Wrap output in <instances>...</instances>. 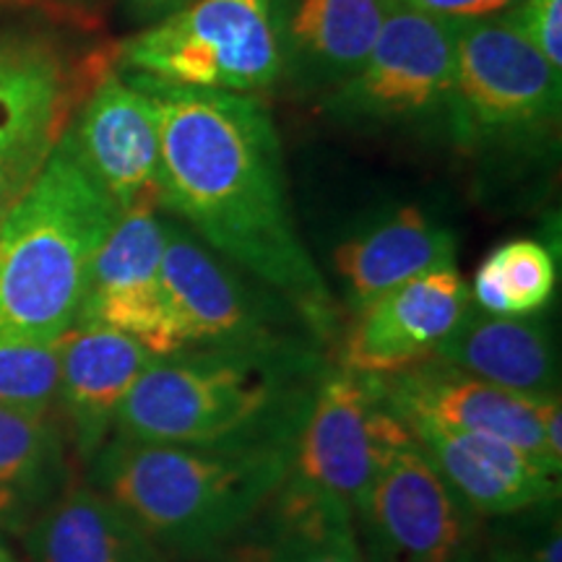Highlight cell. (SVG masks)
<instances>
[{
	"label": "cell",
	"instance_id": "obj_1",
	"mask_svg": "<svg viewBox=\"0 0 562 562\" xmlns=\"http://www.w3.org/2000/svg\"><path fill=\"white\" fill-rule=\"evenodd\" d=\"M123 74L159 117V206L290 302L315 336L331 334L334 297L294 224L284 149L269 108L250 94Z\"/></svg>",
	"mask_w": 562,
	"mask_h": 562
},
{
	"label": "cell",
	"instance_id": "obj_2",
	"mask_svg": "<svg viewBox=\"0 0 562 562\" xmlns=\"http://www.w3.org/2000/svg\"><path fill=\"white\" fill-rule=\"evenodd\" d=\"M307 344L154 357L117 412V435L170 446L297 440L321 381Z\"/></svg>",
	"mask_w": 562,
	"mask_h": 562
},
{
	"label": "cell",
	"instance_id": "obj_3",
	"mask_svg": "<svg viewBox=\"0 0 562 562\" xmlns=\"http://www.w3.org/2000/svg\"><path fill=\"white\" fill-rule=\"evenodd\" d=\"M297 440L170 446L117 435L97 482L161 552L206 554L237 537L292 472Z\"/></svg>",
	"mask_w": 562,
	"mask_h": 562
},
{
	"label": "cell",
	"instance_id": "obj_4",
	"mask_svg": "<svg viewBox=\"0 0 562 562\" xmlns=\"http://www.w3.org/2000/svg\"><path fill=\"white\" fill-rule=\"evenodd\" d=\"M121 214L66 128L0 224V344H50L74 326L97 250Z\"/></svg>",
	"mask_w": 562,
	"mask_h": 562
},
{
	"label": "cell",
	"instance_id": "obj_5",
	"mask_svg": "<svg viewBox=\"0 0 562 562\" xmlns=\"http://www.w3.org/2000/svg\"><path fill=\"white\" fill-rule=\"evenodd\" d=\"M562 76L508 19L463 21L446 131L484 161L531 159L558 144Z\"/></svg>",
	"mask_w": 562,
	"mask_h": 562
},
{
	"label": "cell",
	"instance_id": "obj_6",
	"mask_svg": "<svg viewBox=\"0 0 562 562\" xmlns=\"http://www.w3.org/2000/svg\"><path fill=\"white\" fill-rule=\"evenodd\" d=\"M121 68L258 97L281 81V0H195L121 47Z\"/></svg>",
	"mask_w": 562,
	"mask_h": 562
},
{
	"label": "cell",
	"instance_id": "obj_7",
	"mask_svg": "<svg viewBox=\"0 0 562 562\" xmlns=\"http://www.w3.org/2000/svg\"><path fill=\"white\" fill-rule=\"evenodd\" d=\"M412 440L383 378L349 368L323 372L284 487L357 513L385 461Z\"/></svg>",
	"mask_w": 562,
	"mask_h": 562
},
{
	"label": "cell",
	"instance_id": "obj_8",
	"mask_svg": "<svg viewBox=\"0 0 562 562\" xmlns=\"http://www.w3.org/2000/svg\"><path fill=\"white\" fill-rule=\"evenodd\" d=\"M459 21L393 5L355 76L323 94V112L355 128L446 125Z\"/></svg>",
	"mask_w": 562,
	"mask_h": 562
},
{
	"label": "cell",
	"instance_id": "obj_9",
	"mask_svg": "<svg viewBox=\"0 0 562 562\" xmlns=\"http://www.w3.org/2000/svg\"><path fill=\"white\" fill-rule=\"evenodd\" d=\"M165 328L157 357L180 351H263L300 347L279 328V307L235 269L195 240L193 232L165 222L161 256Z\"/></svg>",
	"mask_w": 562,
	"mask_h": 562
},
{
	"label": "cell",
	"instance_id": "obj_10",
	"mask_svg": "<svg viewBox=\"0 0 562 562\" xmlns=\"http://www.w3.org/2000/svg\"><path fill=\"white\" fill-rule=\"evenodd\" d=\"M355 524L364 562H456L467 539V505L412 440L378 472Z\"/></svg>",
	"mask_w": 562,
	"mask_h": 562
},
{
	"label": "cell",
	"instance_id": "obj_11",
	"mask_svg": "<svg viewBox=\"0 0 562 562\" xmlns=\"http://www.w3.org/2000/svg\"><path fill=\"white\" fill-rule=\"evenodd\" d=\"M472 307L456 266L419 273L355 313L344 336L341 368L391 378L432 360L438 344Z\"/></svg>",
	"mask_w": 562,
	"mask_h": 562
},
{
	"label": "cell",
	"instance_id": "obj_12",
	"mask_svg": "<svg viewBox=\"0 0 562 562\" xmlns=\"http://www.w3.org/2000/svg\"><path fill=\"white\" fill-rule=\"evenodd\" d=\"M70 133L117 209L159 206V117L149 97L128 76H104Z\"/></svg>",
	"mask_w": 562,
	"mask_h": 562
},
{
	"label": "cell",
	"instance_id": "obj_13",
	"mask_svg": "<svg viewBox=\"0 0 562 562\" xmlns=\"http://www.w3.org/2000/svg\"><path fill=\"white\" fill-rule=\"evenodd\" d=\"M383 381L398 417H430L459 430L490 435L560 476L562 463L547 451L537 398L497 389L435 357Z\"/></svg>",
	"mask_w": 562,
	"mask_h": 562
},
{
	"label": "cell",
	"instance_id": "obj_14",
	"mask_svg": "<svg viewBox=\"0 0 562 562\" xmlns=\"http://www.w3.org/2000/svg\"><path fill=\"white\" fill-rule=\"evenodd\" d=\"M161 256L165 222L159 220L157 206L123 211L97 250L76 321L102 323L128 334L157 357L165 328Z\"/></svg>",
	"mask_w": 562,
	"mask_h": 562
},
{
	"label": "cell",
	"instance_id": "obj_15",
	"mask_svg": "<svg viewBox=\"0 0 562 562\" xmlns=\"http://www.w3.org/2000/svg\"><path fill=\"white\" fill-rule=\"evenodd\" d=\"M402 419L435 472L467 510L480 516H513L558 497L560 476L547 472L508 442L459 430L430 417Z\"/></svg>",
	"mask_w": 562,
	"mask_h": 562
},
{
	"label": "cell",
	"instance_id": "obj_16",
	"mask_svg": "<svg viewBox=\"0 0 562 562\" xmlns=\"http://www.w3.org/2000/svg\"><path fill=\"white\" fill-rule=\"evenodd\" d=\"M396 0H281V81L328 94L368 58Z\"/></svg>",
	"mask_w": 562,
	"mask_h": 562
},
{
	"label": "cell",
	"instance_id": "obj_17",
	"mask_svg": "<svg viewBox=\"0 0 562 562\" xmlns=\"http://www.w3.org/2000/svg\"><path fill=\"white\" fill-rule=\"evenodd\" d=\"M58 396L81 453L91 456L102 448L125 396L154 355L133 336L91 321H76L58 339Z\"/></svg>",
	"mask_w": 562,
	"mask_h": 562
},
{
	"label": "cell",
	"instance_id": "obj_18",
	"mask_svg": "<svg viewBox=\"0 0 562 562\" xmlns=\"http://www.w3.org/2000/svg\"><path fill=\"white\" fill-rule=\"evenodd\" d=\"M435 360L526 398L560 396V360L542 315H492L469 307Z\"/></svg>",
	"mask_w": 562,
	"mask_h": 562
},
{
	"label": "cell",
	"instance_id": "obj_19",
	"mask_svg": "<svg viewBox=\"0 0 562 562\" xmlns=\"http://www.w3.org/2000/svg\"><path fill=\"white\" fill-rule=\"evenodd\" d=\"M334 263L357 313L419 273L456 266V237L422 209L404 206L344 240Z\"/></svg>",
	"mask_w": 562,
	"mask_h": 562
},
{
	"label": "cell",
	"instance_id": "obj_20",
	"mask_svg": "<svg viewBox=\"0 0 562 562\" xmlns=\"http://www.w3.org/2000/svg\"><path fill=\"white\" fill-rule=\"evenodd\" d=\"M37 562H165V554L115 501L74 490L53 503L26 533Z\"/></svg>",
	"mask_w": 562,
	"mask_h": 562
},
{
	"label": "cell",
	"instance_id": "obj_21",
	"mask_svg": "<svg viewBox=\"0 0 562 562\" xmlns=\"http://www.w3.org/2000/svg\"><path fill=\"white\" fill-rule=\"evenodd\" d=\"M68 87L50 55L0 104V224L24 199L68 128Z\"/></svg>",
	"mask_w": 562,
	"mask_h": 562
},
{
	"label": "cell",
	"instance_id": "obj_22",
	"mask_svg": "<svg viewBox=\"0 0 562 562\" xmlns=\"http://www.w3.org/2000/svg\"><path fill=\"white\" fill-rule=\"evenodd\" d=\"M269 542L248 562H364L355 513L281 484Z\"/></svg>",
	"mask_w": 562,
	"mask_h": 562
},
{
	"label": "cell",
	"instance_id": "obj_23",
	"mask_svg": "<svg viewBox=\"0 0 562 562\" xmlns=\"http://www.w3.org/2000/svg\"><path fill=\"white\" fill-rule=\"evenodd\" d=\"M60 440L47 414L0 406V516L19 518L53 490Z\"/></svg>",
	"mask_w": 562,
	"mask_h": 562
},
{
	"label": "cell",
	"instance_id": "obj_24",
	"mask_svg": "<svg viewBox=\"0 0 562 562\" xmlns=\"http://www.w3.org/2000/svg\"><path fill=\"white\" fill-rule=\"evenodd\" d=\"M558 269L539 240H510L484 258L472 294L480 311L492 315H533L550 305Z\"/></svg>",
	"mask_w": 562,
	"mask_h": 562
},
{
	"label": "cell",
	"instance_id": "obj_25",
	"mask_svg": "<svg viewBox=\"0 0 562 562\" xmlns=\"http://www.w3.org/2000/svg\"><path fill=\"white\" fill-rule=\"evenodd\" d=\"M60 385L58 339L50 344H0V406L47 414Z\"/></svg>",
	"mask_w": 562,
	"mask_h": 562
},
{
	"label": "cell",
	"instance_id": "obj_26",
	"mask_svg": "<svg viewBox=\"0 0 562 562\" xmlns=\"http://www.w3.org/2000/svg\"><path fill=\"white\" fill-rule=\"evenodd\" d=\"M505 19L552 68L562 70V0H521Z\"/></svg>",
	"mask_w": 562,
	"mask_h": 562
},
{
	"label": "cell",
	"instance_id": "obj_27",
	"mask_svg": "<svg viewBox=\"0 0 562 562\" xmlns=\"http://www.w3.org/2000/svg\"><path fill=\"white\" fill-rule=\"evenodd\" d=\"M396 3L406 5V9L430 13V16L463 24V21L501 19L516 9L521 0H396Z\"/></svg>",
	"mask_w": 562,
	"mask_h": 562
},
{
	"label": "cell",
	"instance_id": "obj_28",
	"mask_svg": "<svg viewBox=\"0 0 562 562\" xmlns=\"http://www.w3.org/2000/svg\"><path fill=\"white\" fill-rule=\"evenodd\" d=\"M53 53L32 45H0V104L16 91Z\"/></svg>",
	"mask_w": 562,
	"mask_h": 562
},
{
	"label": "cell",
	"instance_id": "obj_29",
	"mask_svg": "<svg viewBox=\"0 0 562 562\" xmlns=\"http://www.w3.org/2000/svg\"><path fill=\"white\" fill-rule=\"evenodd\" d=\"M191 3H195V0H125V13H128L133 24L144 30V26L157 24V21Z\"/></svg>",
	"mask_w": 562,
	"mask_h": 562
},
{
	"label": "cell",
	"instance_id": "obj_30",
	"mask_svg": "<svg viewBox=\"0 0 562 562\" xmlns=\"http://www.w3.org/2000/svg\"><path fill=\"white\" fill-rule=\"evenodd\" d=\"M456 562H518L516 558H513V554H508V552H495V554H490V558H484V560H456Z\"/></svg>",
	"mask_w": 562,
	"mask_h": 562
},
{
	"label": "cell",
	"instance_id": "obj_31",
	"mask_svg": "<svg viewBox=\"0 0 562 562\" xmlns=\"http://www.w3.org/2000/svg\"><path fill=\"white\" fill-rule=\"evenodd\" d=\"M0 562H11V560H9V554H5L3 550H0Z\"/></svg>",
	"mask_w": 562,
	"mask_h": 562
}]
</instances>
